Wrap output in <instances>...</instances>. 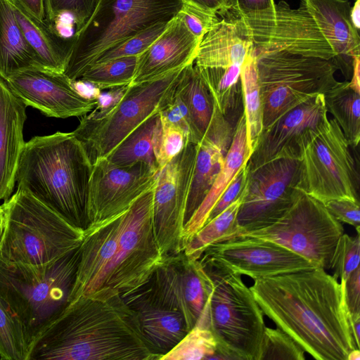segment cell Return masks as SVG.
Listing matches in <instances>:
<instances>
[{
	"mask_svg": "<svg viewBox=\"0 0 360 360\" xmlns=\"http://www.w3.org/2000/svg\"><path fill=\"white\" fill-rule=\"evenodd\" d=\"M299 160L279 158L249 171L237 214L239 235L273 224L290 207L299 191Z\"/></svg>",
	"mask_w": 360,
	"mask_h": 360,
	"instance_id": "9a60e30c",
	"label": "cell"
},
{
	"mask_svg": "<svg viewBox=\"0 0 360 360\" xmlns=\"http://www.w3.org/2000/svg\"><path fill=\"white\" fill-rule=\"evenodd\" d=\"M92 164L72 132L57 131L25 142L15 181L72 225L85 231Z\"/></svg>",
	"mask_w": 360,
	"mask_h": 360,
	"instance_id": "3957f363",
	"label": "cell"
},
{
	"mask_svg": "<svg viewBox=\"0 0 360 360\" xmlns=\"http://www.w3.org/2000/svg\"><path fill=\"white\" fill-rule=\"evenodd\" d=\"M121 296L145 344L157 360L172 349L188 332L183 315L160 303L143 286Z\"/></svg>",
	"mask_w": 360,
	"mask_h": 360,
	"instance_id": "44dd1931",
	"label": "cell"
},
{
	"mask_svg": "<svg viewBox=\"0 0 360 360\" xmlns=\"http://www.w3.org/2000/svg\"><path fill=\"white\" fill-rule=\"evenodd\" d=\"M22 6L37 18L45 20L44 0H18Z\"/></svg>",
	"mask_w": 360,
	"mask_h": 360,
	"instance_id": "f5cc1de1",
	"label": "cell"
},
{
	"mask_svg": "<svg viewBox=\"0 0 360 360\" xmlns=\"http://www.w3.org/2000/svg\"><path fill=\"white\" fill-rule=\"evenodd\" d=\"M160 122L154 147V154L160 170L176 157L188 143L184 131L179 126L162 117Z\"/></svg>",
	"mask_w": 360,
	"mask_h": 360,
	"instance_id": "7bdbcfd3",
	"label": "cell"
},
{
	"mask_svg": "<svg viewBox=\"0 0 360 360\" xmlns=\"http://www.w3.org/2000/svg\"><path fill=\"white\" fill-rule=\"evenodd\" d=\"M197 144L184 149L159 172L153 188V228L163 257L184 249L183 233Z\"/></svg>",
	"mask_w": 360,
	"mask_h": 360,
	"instance_id": "5bb4252c",
	"label": "cell"
},
{
	"mask_svg": "<svg viewBox=\"0 0 360 360\" xmlns=\"http://www.w3.org/2000/svg\"><path fill=\"white\" fill-rule=\"evenodd\" d=\"M255 56L263 129L301 103L340 83L335 77L340 69L335 58L326 60L284 51Z\"/></svg>",
	"mask_w": 360,
	"mask_h": 360,
	"instance_id": "ba28073f",
	"label": "cell"
},
{
	"mask_svg": "<svg viewBox=\"0 0 360 360\" xmlns=\"http://www.w3.org/2000/svg\"><path fill=\"white\" fill-rule=\"evenodd\" d=\"M344 297L347 316L360 315V266L352 272L345 281Z\"/></svg>",
	"mask_w": 360,
	"mask_h": 360,
	"instance_id": "681fc988",
	"label": "cell"
},
{
	"mask_svg": "<svg viewBox=\"0 0 360 360\" xmlns=\"http://www.w3.org/2000/svg\"><path fill=\"white\" fill-rule=\"evenodd\" d=\"M251 154L243 112L235 124L232 141L220 172L200 207L184 226V247L187 241L205 224L212 209L237 172L248 162Z\"/></svg>",
	"mask_w": 360,
	"mask_h": 360,
	"instance_id": "83f0119b",
	"label": "cell"
},
{
	"mask_svg": "<svg viewBox=\"0 0 360 360\" xmlns=\"http://www.w3.org/2000/svg\"><path fill=\"white\" fill-rule=\"evenodd\" d=\"M31 68H42L18 22L11 0H0V77Z\"/></svg>",
	"mask_w": 360,
	"mask_h": 360,
	"instance_id": "f546056e",
	"label": "cell"
},
{
	"mask_svg": "<svg viewBox=\"0 0 360 360\" xmlns=\"http://www.w3.org/2000/svg\"><path fill=\"white\" fill-rule=\"evenodd\" d=\"M240 79L247 141L252 153L263 131V105L253 48L243 65Z\"/></svg>",
	"mask_w": 360,
	"mask_h": 360,
	"instance_id": "d590c367",
	"label": "cell"
},
{
	"mask_svg": "<svg viewBox=\"0 0 360 360\" xmlns=\"http://www.w3.org/2000/svg\"><path fill=\"white\" fill-rule=\"evenodd\" d=\"M360 260V234L355 236L343 233L339 238L332 258L330 269L333 276L340 278V282L345 281L356 268Z\"/></svg>",
	"mask_w": 360,
	"mask_h": 360,
	"instance_id": "ee69618b",
	"label": "cell"
},
{
	"mask_svg": "<svg viewBox=\"0 0 360 360\" xmlns=\"http://www.w3.org/2000/svg\"><path fill=\"white\" fill-rule=\"evenodd\" d=\"M121 214L84 231L80 257L70 302L99 291L115 255Z\"/></svg>",
	"mask_w": 360,
	"mask_h": 360,
	"instance_id": "cb8c5ba5",
	"label": "cell"
},
{
	"mask_svg": "<svg viewBox=\"0 0 360 360\" xmlns=\"http://www.w3.org/2000/svg\"><path fill=\"white\" fill-rule=\"evenodd\" d=\"M184 68L153 80L129 84L113 105L96 108L82 117L72 134L84 146L92 165L106 158L143 122L160 111Z\"/></svg>",
	"mask_w": 360,
	"mask_h": 360,
	"instance_id": "9c48e42d",
	"label": "cell"
},
{
	"mask_svg": "<svg viewBox=\"0 0 360 360\" xmlns=\"http://www.w3.org/2000/svg\"><path fill=\"white\" fill-rule=\"evenodd\" d=\"M0 359H1V354H0Z\"/></svg>",
	"mask_w": 360,
	"mask_h": 360,
	"instance_id": "91938a15",
	"label": "cell"
},
{
	"mask_svg": "<svg viewBox=\"0 0 360 360\" xmlns=\"http://www.w3.org/2000/svg\"><path fill=\"white\" fill-rule=\"evenodd\" d=\"M304 349L279 328H265L260 360H304Z\"/></svg>",
	"mask_w": 360,
	"mask_h": 360,
	"instance_id": "60d3db41",
	"label": "cell"
},
{
	"mask_svg": "<svg viewBox=\"0 0 360 360\" xmlns=\"http://www.w3.org/2000/svg\"><path fill=\"white\" fill-rule=\"evenodd\" d=\"M248 173L249 167L247 162L240 169L221 194L210 212L205 223L214 218L238 198L246 186Z\"/></svg>",
	"mask_w": 360,
	"mask_h": 360,
	"instance_id": "7dc6e473",
	"label": "cell"
},
{
	"mask_svg": "<svg viewBox=\"0 0 360 360\" xmlns=\"http://www.w3.org/2000/svg\"><path fill=\"white\" fill-rule=\"evenodd\" d=\"M159 113L160 117L179 126L184 131L188 143H199L200 139L195 130L187 107L176 89V84Z\"/></svg>",
	"mask_w": 360,
	"mask_h": 360,
	"instance_id": "f6af8a7d",
	"label": "cell"
},
{
	"mask_svg": "<svg viewBox=\"0 0 360 360\" xmlns=\"http://www.w3.org/2000/svg\"><path fill=\"white\" fill-rule=\"evenodd\" d=\"M264 313L316 360H347L358 349L350 329L344 283L317 266L260 278L250 288Z\"/></svg>",
	"mask_w": 360,
	"mask_h": 360,
	"instance_id": "6da1fadb",
	"label": "cell"
},
{
	"mask_svg": "<svg viewBox=\"0 0 360 360\" xmlns=\"http://www.w3.org/2000/svg\"><path fill=\"white\" fill-rule=\"evenodd\" d=\"M184 3L194 5L216 14H225L229 11L227 0H182Z\"/></svg>",
	"mask_w": 360,
	"mask_h": 360,
	"instance_id": "816d5d0a",
	"label": "cell"
},
{
	"mask_svg": "<svg viewBox=\"0 0 360 360\" xmlns=\"http://www.w3.org/2000/svg\"><path fill=\"white\" fill-rule=\"evenodd\" d=\"M212 290L197 322L213 333L217 349L211 359L260 360L265 330L263 311L241 274L201 263Z\"/></svg>",
	"mask_w": 360,
	"mask_h": 360,
	"instance_id": "5b68a950",
	"label": "cell"
},
{
	"mask_svg": "<svg viewBox=\"0 0 360 360\" xmlns=\"http://www.w3.org/2000/svg\"><path fill=\"white\" fill-rule=\"evenodd\" d=\"M45 20L56 27V22L63 15H69L78 32L89 20L98 0H44Z\"/></svg>",
	"mask_w": 360,
	"mask_h": 360,
	"instance_id": "ab89813d",
	"label": "cell"
},
{
	"mask_svg": "<svg viewBox=\"0 0 360 360\" xmlns=\"http://www.w3.org/2000/svg\"><path fill=\"white\" fill-rule=\"evenodd\" d=\"M350 19L354 28L360 30V0H355L354 4L350 9Z\"/></svg>",
	"mask_w": 360,
	"mask_h": 360,
	"instance_id": "9f6ffc18",
	"label": "cell"
},
{
	"mask_svg": "<svg viewBox=\"0 0 360 360\" xmlns=\"http://www.w3.org/2000/svg\"><path fill=\"white\" fill-rule=\"evenodd\" d=\"M138 56H125L89 66L77 80L91 84L98 89H114L130 84L135 74Z\"/></svg>",
	"mask_w": 360,
	"mask_h": 360,
	"instance_id": "8d00e7d4",
	"label": "cell"
},
{
	"mask_svg": "<svg viewBox=\"0 0 360 360\" xmlns=\"http://www.w3.org/2000/svg\"><path fill=\"white\" fill-rule=\"evenodd\" d=\"M92 165L88 228L126 212L141 195L155 186L160 172L143 162L117 166L107 158L99 159Z\"/></svg>",
	"mask_w": 360,
	"mask_h": 360,
	"instance_id": "2e32d148",
	"label": "cell"
},
{
	"mask_svg": "<svg viewBox=\"0 0 360 360\" xmlns=\"http://www.w3.org/2000/svg\"><path fill=\"white\" fill-rule=\"evenodd\" d=\"M182 6V0H98L89 20L72 34L65 75L79 79L101 53L155 25L169 22Z\"/></svg>",
	"mask_w": 360,
	"mask_h": 360,
	"instance_id": "52a82bcc",
	"label": "cell"
},
{
	"mask_svg": "<svg viewBox=\"0 0 360 360\" xmlns=\"http://www.w3.org/2000/svg\"><path fill=\"white\" fill-rule=\"evenodd\" d=\"M157 360L122 296L103 290L71 301L37 338L27 360Z\"/></svg>",
	"mask_w": 360,
	"mask_h": 360,
	"instance_id": "7a4b0ae2",
	"label": "cell"
},
{
	"mask_svg": "<svg viewBox=\"0 0 360 360\" xmlns=\"http://www.w3.org/2000/svg\"><path fill=\"white\" fill-rule=\"evenodd\" d=\"M300 7L317 25L335 53L340 69L347 60L352 62L360 56L359 32L352 23L348 0H300Z\"/></svg>",
	"mask_w": 360,
	"mask_h": 360,
	"instance_id": "484cf974",
	"label": "cell"
},
{
	"mask_svg": "<svg viewBox=\"0 0 360 360\" xmlns=\"http://www.w3.org/2000/svg\"><path fill=\"white\" fill-rule=\"evenodd\" d=\"M142 286L160 303L180 312L190 330L205 309L212 282L200 262L183 250L164 257Z\"/></svg>",
	"mask_w": 360,
	"mask_h": 360,
	"instance_id": "e0dca14e",
	"label": "cell"
},
{
	"mask_svg": "<svg viewBox=\"0 0 360 360\" xmlns=\"http://www.w3.org/2000/svg\"><path fill=\"white\" fill-rule=\"evenodd\" d=\"M160 124V113L153 115L129 134L106 158L117 166L143 162L160 169L154 147Z\"/></svg>",
	"mask_w": 360,
	"mask_h": 360,
	"instance_id": "d6a6232c",
	"label": "cell"
},
{
	"mask_svg": "<svg viewBox=\"0 0 360 360\" xmlns=\"http://www.w3.org/2000/svg\"><path fill=\"white\" fill-rule=\"evenodd\" d=\"M349 146L335 120L326 115L302 146L297 188L323 203L359 201V174Z\"/></svg>",
	"mask_w": 360,
	"mask_h": 360,
	"instance_id": "30bf717a",
	"label": "cell"
},
{
	"mask_svg": "<svg viewBox=\"0 0 360 360\" xmlns=\"http://www.w3.org/2000/svg\"><path fill=\"white\" fill-rule=\"evenodd\" d=\"M27 107L0 77V200L10 198L16 182Z\"/></svg>",
	"mask_w": 360,
	"mask_h": 360,
	"instance_id": "d4e9b609",
	"label": "cell"
},
{
	"mask_svg": "<svg viewBox=\"0 0 360 360\" xmlns=\"http://www.w3.org/2000/svg\"><path fill=\"white\" fill-rule=\"evenodd\" d=\"M79 257L78 247L43 265L0 259V295L20 322L29 352L37 338L70 303Z\"/></svg>",
	"mask_w": 360,
	"mask_h": 360,
	"instance_id": "277c9868",
	"label": "cell"
},
{
	"mask_svg": "<svg viewBox=\"0 0 360 360\" xmlns=\"http://www.w3.org/2000/svg\"><path fill=\"white\" fill-rule=\"evenodd\" d=\"M252 48L230 18L219 19L202 39L194 63L200 68L243 66Z\"/></svg>",
	"mask_w": 360,
	"mask_h": 360,
	"instance_id": "f1b7e54d",
	"label": "cell"
},
{
	"mask_svg": "<svg viewBox=\"0 0 360 360\" xmlns=\"http://www.w3.org/2000/svg\"><path fill=\"white\" fill-rule=\"evenodd\" d=\"M242 67H198L219 110L231 123V120H234L236 116H240V108H243L240 79Z\"/></svg>",
	"mask_w": 360,
	"mask_h": 360,
	"instance_id": "1f68e13d",
	"label": "cell"
},
{
	"mask_svg": "<svg viewBox=\"0 0 360 360\" xmlns=\"http://www.w3.org/2000/svg\"><path fill=\"white\" fill-rule=\"evenodd\" d=\"M360 56H355L352 63V79L348 85L354 91L360 93Z\"/></svg>",
	"mask_w": 360,
	"mask_h": 360,
	"instance_id": "db71d44e",
	"label": "cell"
},
{
	"mask_svg": "<svg viewBox=\"0 0 360 360\" xmlns=\"http://www.w3.org/2000/svg\"><path fill=\"white\" fill-rule=\"evenodd\" d=\"M26 104L47 117H82L97 106V98L80 94L64 72L43 68L18 71L4 79Z\"/></svg>",
	"mask_w": 360,
	"mask_h": 360,
	"instance_id": "d6986e66",
	"label": "cell"
},
{
	"mask_svg": "<svg viewBox=\"0 0 360 360\" xmlns=\"http://www.w3.org/2000/svg\"><path fill=\"white\" fill-rule=\"evenodd\" d=\"M153 188L121 214L115 255L100 290L130 293L143 285L162 263L153 228Z\"/></svg>",
	"mask_w": 360,
	"mask_h": 360,
	"instance_id": "4fadbf2b",
	"label": "cell"
},
{
	"mask_svg": "<svg viewBox=\"0 0 360 360\" xmlns=\"http://www.w3.org/2000/svg\"><path fill=\"white\" fill-rule=\"evenodd\" d=\"M6 226V213L4 206L0 205V247L1 245Z\"/></svg>",
	"mask_w": 360,
	"mask_h": 360,
	"instance_id": "6f0895ef",
	"label": "cell"
},
{
	"mask_svg": "<svg viewBox=\"0 0 360 360\" xmlns=\"http://www.w3.org/2000/svg\"><path fill=\"white\" fill-rule=\"evenodd\" d=\"M29 350L20 322L0 295L1 360H27Z\"/></svg>",
	"mask_w": 360,
	"mask_h": 360,
	"instance_id": "f35d334b",
	"label": "cell"
},
{
	"mask_svg": "<svg viewBox=\"0 0 360 360\" xmlns=\"http://www.w3.org/2000/svg\"><path fill=\"white\" fill-rule=\"evenodd\" d=\"M245 192L220 214L205 223L186 243L184 252L193 259H198L210 245L237 237L240 229L237 214Z\"/></svg>",
	"mask_w": 360,
	"mask_h": 360,
	"instance_id": "836d02e7",
	"label": "cell"
},
{
	"mask_svg": "<svg viewBox=\"0 0 360 360\" xmlns=\"http://www.w3.org/2000/svg\"><path fill=\"white\" fill-rule=\"evenodd\" d=\"M327 112H330L351 147L356 148L360 140V93L340 83L323 94Z\"/></svg>",
	"mask_w": 360,
	"mask_h": 360,
	"instance_id": "e575fe53",
	"label": "cell"
},
{
	"mask_svg": "<svg viewBox=\"0 0 360 360\" xmlns=\"http://www.w3.org/2000/svg\"><path fill=\"white\" fill-rule=\"evenodd\" d=\"M233 129L234 127L220 112L214 102L211 120L205 134L197 144L184 226L200 207L220 172L232 141Z\"/></svg>",
	"mask_w": 360,
	"mask_h": 360,
	"instance_id": "7402d4cb",
	"label": "cell"
},
{
	"mask_svg": "<svg viewBox=\"0 0 360 360\" xmlns=\"http://www.w3.org/2000/svg\"><path fill=\"white\" fill-rule=\"evenodd\" d=\"M176 15L191 33L200 41L219 20L217 14L212 11L184 2Z\"/></svg>",
	"mask_w": 360,
	"mask_h": 360,
	"instance_id": "bcb514c9",
	"label": "cell"
},
{
	"mask_svg": "<svg viewBox=\"0 0 360 360\" xmlns=\"http://www.w3.org/2000/svg\"><path fill=\"white\" fill-rule=\"evenodd\" d=\"M229 11L232 13H248L266 10L274 6V0H227Z\"/></svg>",
	"mask_w": 360,
	"mask_h": 360,
	"instance_id": "f907efd6",
	"label": "cell"
},
{
	"mask_svg": "<svg viewBox=\"0 0 360 360\" xmlns=\"http://www.w3.org/2000/svg\"><path fill=\"white\" fill-rule=\"evenodd\" d=\"M11 1L18 22L40 65L64 72L74 42L73 35H63L45 20L30 14L18 0Z\"/></svg>",
	"mask_w": 360,
	"mask_h": 360,
	"instance_id": "4316f807",
	"label": "cell"
},
{
	"mask_svg": "<svg viewBox=\"0 0 360 360\" xmlns=\"http://www.w3.org/2000/svg\"><path fill=\"white\" fill-rule=\"evenodd\" d=\"M348 321L350 329L354 340L355 345L358 349L360 348V315L348 316Z\"/></svg>",
	"mask_w": 360,
	"mask_h": 360,
	"instance_id": "11a10c76",
	"label": "cell"
},
{
	"mask_svg": "<svg viewBox=\"0 0 360 360\" xmlns=\"http://www.w3.org/2000/svg\"><path fill=\"white\" fill-rule=\"evenodd\" d=\"M198 260L254 280L317 267L277 243L243 236L209 246Z\"/></svg>",
	"mask_w": 360,
	"mask_h": 360,
	"instance_id": "ac0fdd59",
	"label": "cell"
},
{
	"mask_svg": "<svg viewBox=\"0 0 360 360\" xmlns=\"http://www.w3.org/2000/svg\"><path fill=\"white\" fill-rule=\"evenodd\" d=\"M217 349V340L212 331L200 322L160 360L211 359Z\"/></svg>",
	"mask_w": 360,
	"mask_h": 360,
	"instance_id": "74e56055",
	"label": "cell"
},
{
	"mask_svg": "<svg viewBox=\"0 0 360 360\" xmlns=\"http://www.w3.org/2000/svg\"><path fill=\"white\" fill-rule=\"evenodd\" d=\"M328 211L340 222L348 224L360 231V202L359 200L340 198L325 202Z\"/></svg>",
	"mask_w": 360,
	"mask_h": 360,
	"instance_id": "c3c4849f",
	"label": "cell"
},
{
	"mask_svg": "<svg viewBox=\"0 0 360 360\" xmlns=\"http://www.w3.org/2000/svg\"><path fill=\"white\" fill-rule=\"evenodd\" d=\"M343 233L341 222L322 202L299 190L290 207L278 220L238 236L271 241L316 266L329 269L336 245Z\"/></svg>",
	"mask_w": 360,
	"mask_h": 360,
	"instance_id": "7c38bea8",
	"label": "cell"
},
{
	"mask_svg": "<svg viewBox=\"0 0 360 360\" xmlns=\"http://www.w3.org/2000/svg\"><path fill=\"white\" fill-rule=\"evenodd\" d=\"M230 18L252 43L255 55L284 51L326 60L335 58L309 14L301 7L290 8L285 1L262 11L232 13Z\"/></svg>",
	"mask_w": 360,
	"mask_h": 360,
	"instance_id": "8fae6325",
	"label": "cell"
},
{
	"mask_svg": "<svg viewBox=\"0 0 360 360\" xmlns=\"http://www.w3.org/2000/svg\"><path fill=\"white\" fill-rule=\"evenodd\" d=\"M6 226L0 259L8 263L43 265L80 246L84 231L41 203L27 190L16 192L3 203Z\"/></svg>",
	"mask_w": 360,
	"mask_h": 360,
	"instance_id": "8992f818",
	"label": "cell"
},
{
	"mask_svg": "<svg viewBox=\"0 0 360 360\" xmlns=\"http://www.w3.org/2000/svg\"><path fill=\"white\" fill-rule=\"evenodd\" d=\"M169 22L170 21L155 25L120 45L105 51L98 56L91 65L121 57L140 56L163 33Z\"/></svg>",
	"mask_w": 360,
	"mask_h": 360,
	"instance_id": "b9f144b4",
	"label": "cell"
},
{
	"mask_svg": "<svg viewBox=\"0 0 360 360\" xmlns=\"http://www.w3.org/2000/svg\"><path fill=\"white\" fill-rule=\"evenodd\" d=\"M200 41L176 15L163 33L138 56L130 84L160 78L194 63Z\"/></svg>",
	"mask_w": 360,
	"mask_h": 360,
	"instance_id": "603a6c76",
	"label": "cell"
},
{
	"mask_svg": "<svg viewBox=\"0 0 360 360\" xmlns=\"http://www.w3.org/2000/svg\"><path fill=\"white\" fill-rule=\"evenodd\" d=\"M176 89L186 105L195 130L201 140L212 116L214 101L194 63L182 70Z\"/></svg>",
	"mask_w": 360,
	"mask_h": 360,
	"instance_id": "4dcf8cb0",
	"label": "cell"
},
{
	"mask_svg": "<svg viewBox=\"0 0 360 360\" xmlns=\"http://www.w3.org/2000/svg\"><path fill=\"white\" fill-rule=\"evenodd\" d=\"M327 115L323 94H319L286 112L263 129L248 165L249 171L276 159L300 160L309 131Z\"/></svg>",
	"mask_w": 360,
	"mask_h": 360,
	"instance_id": "ffe728a7",
	"label": "cell"
},
{
	"mask_svg": "<svg viewBox=\"0 0 360 360\" xmlns=\"http://www.w3.org/2000/svg\"><path fill=\"white\" fill-rule=\"evenodd\" d=\"M347 360H360L359 349L356 348L351 350L347 355Z\"/></svg>",
	"mask_w": 360,
	"mask_h": 360,
	"instance_id": "680465c9",
	"label": "cell"
}]
</instances>
